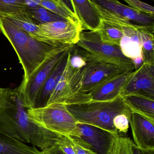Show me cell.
I'll list each match as a JSON object with an SVG mask.
<instances>
[{"label": "cell", "instance_id": "30", "mask_svg": "<svg viewBox=\"0 0 154 154\" xmlns=\"http://www.w3.org/2000/svg\"><path fill=\"white\" fill-rule=\"evenodd\" d=\"M131 154H154V149H143L137 146L132 142Z\"/></svg>", "mask_w": 154, "mask_h": 154}, {"label": "cell", "instance_id": "25", "mask_svg": "<svg viewBox=\"0 0 154 154\" xmlns=\"http://www.w3.org/2000/svg\"><path fill=\"white\" fill-rule=\"evenodd\" d=\"M132 142L129 137L119 135L115 141L110 154H131Z\"/></svg>", "mask_w": 154, "mask_h": 154}, {"label": "cell", "instance_id": "29", "mask_svg": "<svg viewBox=\"0 0 154 154\" xmlns=\"http://www.w3.org/2000/svg\"><path fill=\"white\" fill-rule=\"evenodd\" d=\"M56 144L65 154H76L69 136L60 135Z\"/></svg>", "mask_w": 154, "mask_h": 154}, {"label": "cell", "instance_id": "3", "mask_svg": "<svg viewBox=\"0 0 154 154\" xmlns=\"http://www.w3.org/2000/svg\"><path fill=\"white\" fill-rule=\"evenodd\" d=\"M66 106L78 123L114 133H118L113 125L114 118L119 114H125L130 118L132 113L120 96L111 101H89L66 104Z\"/></svg>", "mask_w": 154, "mask_h": 154}, {"label": "cell", "instance_id": "23", "mask_svg": "<svg viewBox=\"0 0 154 154\" xmlns=\"http://www.w3.org/2000/svg\"><path fill=\"white\" fill-rule=\"evenodd\" d=\"M26 12L34 21L36 20L39 22V24L57 21L67 20L40 5L28 6Z\"/></svg>", "mask_w": 154, "mask_h": 154}, {"label": "cell", "instance_id": "15", "mask_svg": "<svg viewBox=\"0 0 154 154\" xmlns=\"http://www.w3.org/2000/svg\"><path fill=\"white\" fill-rule=\"evenodd\" d=\"M82 31H96L100 23V14L91 0H72Z\"/></svg>", "mask_w": 154, "mask_h": 154}, {"label": "cell", "instance_id": "8", "mask_svg": "<svg viewBox=\"0 0 154 154\" xmlns=\"http://www.w3.org/2000/svg\"><path fill=\"white\" fill-rule=\"evenodd\" d=\"M35 38L58 46L75 45L82 27L68 20L57 21L38 24Z\"/></svg>", "mask_w": 154, "mask_h": 154}, {"label": "cell", "instance_id": "19", "mask_svg": "<svg viewBox=\"0 0 154 154\" xmlns=\"http://www.w3.org/2000/svg\"><path fill=\"white\" fill-rule=\"evenodd\" d=\"M72 75V69L67 61L65 69L46 105L55 103L65 104L67 102L70 97V80Z\"/></svg>", "mask_w": 154, "mask_h": 154}, {"label": "cell", "instance_id": "11", "mask_svg": "<svg viewBox=\"0 0 154 154\" xmlns=\"http://www.w3.org/2000/svg\"><path fill=\"white\" fill-rule=\"evenodd\" d=\"M131 94L154 99V66L144 64L135 70L120 92L121 97Z\"/></svg>", "mask_w": 154, "mask_h": 154}, {"label": "cell", "instance_id": "32", "mask_svg": "<svg viewBox=\"0 0 154 154\" xmlns=\"http://www.w3.org/2000/svg\"><path fill=\"white\" fill-rule=\"evenodd\" d=\"M42 151L43 152L42 154H65L60 149L57 144L54 145Z\"/></svg>", "mask_w": 154, "mask_h": 154}, {"label": "cell", "instance_id": "6", "mask_svg": "<svg viewBox=\"0 0 154 154\" xmlns=\"http://www.w3.org/2000/svg\"><path fill=\"white\" fill-rule=\"evenodd\" d=\"M76 45L98 60L115 65L123 71H135L132 60L123 54L120 46L103 42L96 31H81Z\"/></svg>", "mask_w": 154, "mask_h": 154}, {"label": "cell", "instance_id": "20", "mask_svg": "<svg viewBox=\"0 0 154 154\" xmlns=\"http://www.w3.org/2000/svg\"><path fill=\"white\" fill-rule=\"evenodd\" d=\"M142 40V56L145 64L154 66V26L139 25Z\"/></svg>", "mask_w": 154, "mask_h": 154}, {"label": "cell", "instance_id": "28", "mask_svg": "<svg viewBox=\"0 0 154 154\" xmlns=\"http://www.w3.org/2000/svg\"><path fill=\"white\" fill-rule=\"evenodd\" d=\"M130 118L125 114H119L113 119V125L118 133L126 134L129 128Z\"/></svg>", "mask_w": 154, "mask_h": 154}, {"label": "cell", "instance_id": "33", "mask_svg": "<svg viewBox=\"0 0 154 154\" xmlns=\"http://www.w3.org/2000/svg\"><path fill=\"white\" fill-rule=\"evenodd\" d=\"M132 62L134 64L135 68V70L139 69L144 63L142 57H137L132 59Z\"/></svg>", "mask_w": 154, "mask_h": 154}, {"label": "cell", "instance_id": "31", "mask_svg": "<svg viewBox=\"0 0 154 154\" xmlns=\"http://www.w3.org/2000/svg\"><path fill=\"white\" fill-rule=\"evenodd\" d=\"M59 1L64 5V6L71 13L78 18L75 5L72 0H59Z\"/></svg>", "mask_w": 154, "mask_h": 154}, {"label": "cell", "instance_id": "27", "mask_svg": "<svg viewBox=\"0 0 154 154\" xmlns=\"http://www.w3.org/2000/svg\"><path fill=\"white\" fill-rule=\"evenodd\" d=\"M76 154H97L85 142L74 137L69 136Z\"/></svg>", "mask_w": 154, "mask_h": 154}, {"label": "cell", "instance_id": "2", "mask_svg": "<svg viewBox=\"0 0 154 154\" xmlns=\"http://www.w3.org/2000/svg\"><path fill=\"white\" fill-rule=\"evenodd\" d=\"M0 31L10 42L23 69V79L19 86L20 88L27 84L51 54L64 46L38 40L1 16Z\"/></svg>", "mask_w": 154, "mask_h": 154}, {"label": "cell", "instance_id": "9", "mask_svg": "<svg viewBox=\"0 0 154 154\" xmlns=\"http://www.w3.org/2000/svg\"><path fill=\"white\" fill-rule=\"evenodd\" d=\"M119 135L118 133H112L95 126L78 123L77 136L74 137L83 140L97 154H110Z\"/></svg>", "mask_w": 154, "mask_h": 154}, {"label": "cell", "instance_id": "4", "mask_svg": "<svg viewBox=\"0 0 154 154\" xmlns=\"http://www.w3.org/2000/svg\"><path fill=\"white\" fill-rule=\"evenodd\" d=\"M85 52L86 63L82 68L75 70L72 74L70 80L71 96L66 104L75 103L104 82L124 71Z\"/></svg>", "mask_w": 154, "mask_h": 154}, {"label": "cell", "instance_id": "17", "mask_svg": "<svg viewBox=\"0 0 154 154\" xmlns=\"http://www.w3.org/2000/svg\"><path fill=\"white\" fill-rule=\"evenodd\" d=\"M70 50L67 54L58 63L46 80L38 94L34 108L41 107L45 106L47 105L49 98L55 88L59 79L66 66Z\"/></svg>", "mask_w": 154, "mask_h": 154}, {"label": "cell", "instance_id": "1", "mask_svg": "<svg viewBox=\"0 0 154 154\" xmlns=\"http://www.w3.org/2000/svg\"><path fill=\"white\" fill-rule=\"evenodd\" d=\"M27 110L18 88H9L0 109V126L16 139L41 151L56 144L61 135L38 125Z\"/></svg>", "mask_w": 154, "mask_h": 154}, {"label": "cell", "instance_id": "12", "mask_svg": "<svg viewBox=\"0 0 154 154\" xmlns=\"http://www.w3.org/2000/svg\"><path fill=\"white\" fill-rule=\"evenodd\" d=\"M115 15L123 29V36L120 46L123 54L132 59L142 56V40L139 25L133 24L129 20Z\"/></svg>", "mask_w": 154, "mask_h": 154}, {"label": "cell", "instance_id": "21", "mask_svg": "<svg viewBox=\"0 0 154 154\" xmlns=\"http://www.w3.org/2000/svg\"><path fill=\"white\" fill-rule=\"evenodd\" d=\"M39 5L82 27L79 19L71 13L59 0H40Z\"/></svg>", "mask_w": 154, "mask_h": 154}, {"label": "cell", "instance_id": "5", "mask_svg": "<svg viewBox=\"0 0 154 154\" xmlns=\"http://www.w3.org/2000/svg\"><path fill=\"white\" fill-rule=\"evenodd\" d=\"M30 118L41 126L66 136H77L78 122L63 103H55L41 107L27 109Z\"/></svg>", "mask_w": 154, "mask_h": 154}, {"label": "cell", "instance_id": "16", "mask_svg": "<svg viewBox=\"0 0 154 154\" xmlns=\"http://www.w3.org/2000/svg\"><path fill=\"white\" fill-rule=\"evenodd\" d=\"M42 154V151L16 139L0 126V154Z\"/></svg>", "mask_w": 154, "mask_h": 154}, {"label": "cell", "instance_id": "10", "mask_svg": "<svg viewBox=\"0 0 154 154\" xmlns=\"http://www.w3.org/2000/svg\"><path fill=\"white\" fill-rule=\"evenodd\" d=\"M134 72L124 71L114 76L79 99L75 103L108 101L115 99L119 97L121 90Z\"/></svg>", "mask_w": 154, "mask_h": 154}, {"label": "cell", "instance_id": "14", "mask_svg": "<svg viewBox=\"0 0 154 154\" xmlns=\"http://www.w3.org/2000/svg\"><path fill=\"white\" fill-rule=\"evenodd\" d=\"M91 1L129 21L135 22L140 25L154 26L153 17L136 11L129 6L123 4L118 0H91Z\"/></svg>", "mask_w": 154, "mask_h": 154}, {"label": "cell", "instance_id": "7", "mask_svg": "<svg viewBox=\"0 0 154 154\" xmlns=\"http://www.w3.org/2000/svg\"><path fill=\"white\" fill-rule=\"evenodd\" d=\"M72 45L63 46L56 50L46 59L23 88L18 87L27 109L34 108L38 94L46 80Z\"/></svg>", "mask_w": 154, "mask_h": 154}, {"label": "cell", "instance_id": "26", "mask_svg": "<svg viewBox=\"0 0 154 154\" xmlns=\"http://www.w3.org/2000/svg\"><path fill=\"white\" fill-rule=\"evenodd\" d=\"M132 9L145 14L151 17H154L153 6L143 2L140 0H124Z\"/></svg>", "mask_w": 154, "mask_h": 154}, {"label": "cell", "instance_id": "13", "mask_svg": "<svg viewBox=\"0 0 154 154\" xmlns=\"http://www.w3.org/2000/svg\"><path fill=\"white\" fill-rule=\"evenodd\" d=\"M134 143L143 149H154V121L132 112L129 119Z\"/></svg>", "mask_w": 154, "mask_h": 154}, {"label": "cell", "instance_id": "24", "mask_svg": "<svg viewBox=\"0 0 154 154\" xmlns=\"http://www.w3.org/2000/svg\"><path fill=\"white\" fill-rule=\"evenodd\" d=\"M25 0H0V16L15 15L26 11Z\"/></svg>", "mask_w": 154, "mask_h": 154}, {"label": "cell", "instance_id": "18", "mask_svg": "<svg viewBox=\"0 0 154 154\" xmlns=\"http://www.w3.org/2000/svg\"><path fill=\"white\" fill-rule=\"evenodd\" d=\"M122 98L131 112L140 114L154 121V99L137 94L127 95Z\"/></svg>", "mask_w": 154, "mask_h": 154}, {"label": "cell", "instance_id": "22", "mask_svg": "<svg viewBox=\"0 0 154 154\" xmlns=\"http://www.w3.org/2000/svg\"><path fill=\"white\" fill-rule=\"evenodd\" d=\"M35 38L39 31L38 24L27 14L26 11L15 15L3 17Z\"/></svg>", "mask_w": 154, "mask_h": 154}, {"label": "cell", "instance_id": "34", "mask_svg": "<svg viewBox=\"0 0 154 154\" xmlns=\"http://www.w3.org/2000/svg\"><path fill=\"white\" fill-rule=\"evenodd\" d=\"M9 88H2L0 87V109L2 106L4 100L6 96V93L8 91Z\"/></svg>", "mask_w": 154, "mask_h": 154}]
</instances>
